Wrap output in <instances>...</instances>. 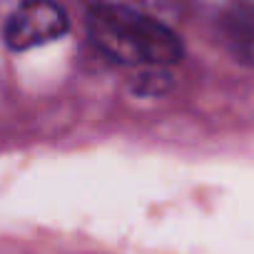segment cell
<instances>
[{"instance_id": "3957f363", "label": "cell", "mask_w": 254, "mask_h": 254, "mask_svg": "<svg viewBox=\"0 0 254 254\" xmlns=\"http://www.w3.org/2000/svg\"><path fill=\"white\" fill-rule=\"evenodd\" d=\"M222 35L234 58L254 65V5L229 8L222 15Z\"/></svg>"}, {"instance_id": "7a4b0ae2", "label": "cell", "mask_w": 254, "mask_h": 254, "mask_svg": "<svg viewBox=\"0 0 254 254\" xmlns=\"http://www.w3.org/2000/svg\"><path fill=\"white\" fill-rule=\"evenodd\" d=\"M67 33V15L53 0H28L5 23V43L10 50H30L58 40Z\"/></svg>"}, {"instance_id": "6da1fadb", "label": "cell", "mask_w": 254, "mask_h": 254, "mask_svg": "<svg viewBox=\"0 0 254 254\" xmlns=\"http://www.w3.org/2000/svg\"><path fill=\"white\" fill-rule=\"evenodd\" d=\"M87 30L107 58L125 65L167 67L182 58V43L165 23L125 5H95Z\"/></svg>"}]
</instances>
